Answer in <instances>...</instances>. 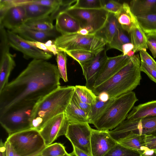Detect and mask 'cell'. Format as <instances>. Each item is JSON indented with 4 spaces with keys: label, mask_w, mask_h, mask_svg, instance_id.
<instances>
[{
    "label": "cell",
    "mask_w": 156,
    "mask_h": 156,
    "mask_svg": "<svg viewBox=\"0 0 156 156\" xmlns=\"http://www.w3.org/2000/svg\"><path fill=\"white\" fill-rule=\"evenodd\" d=\"M57 66L42 59H33L0 92V115L16 107L35 104L58 88Z\"/></svg>",
    "instance_id": "1"
},
{
    "label": "cell",
    "mask_w": 156,
    "mask_h": 156,
    "mask_svg": "<svg viewBox=\"0 0 156 156\" xmlns=\"http://www.w3.org/2000/svg\"><path fill=\"white\" fill-rule=\"evenodd\" d=\"M75 86H60L36 102L31 115V129L40 131L49 119L64 113L72 99Z\"/></svg>",
    "instance_id": "2"
},
{
    "label": "cell",
    "mask_w": 156,
    "mask_h": 156,
    "mask_svg": "<svg viewBox=\"0 0 156 156\" xmlns=\"http://www.w3.org/2000/svg\"><path fill=\"white\" fill-rule=\"evenodd\" d=\"M140 65L139 55H134L129 63L117 73L92 91L97 96L105 93L112 98L132 91L140 84L142 79Z\"/></svg>",
    "instance_id": "3"
},
{
    "label": "cell",
    "mask_w": 156,
    "mask_h": 156,
    "mask_svg": "<svg viewBox=\"0 0 156 156\" xmlns=\"http://www.w3.org/2000/svg\"><path fill=\"white\" fill-rule=\"evenodd\" d=\"M138 101L135 93L131 91L115 98L93 125L99 130H112L126 119Z\"/></svg>",
    "instance_id": "4"
},
{
    "label": "cell",
    "mask_w": 156,
    "mask_h": 156,
    "mask_svg": "<svg viewBox=\"0 0 156 156\" xmlns=\"http://www.w3.org/2000/svg\"><path fill=\"white\" fill-rule=\"evenodd\" d=\"M58 51L80 50L97 54L104 49L106 43L94 34L83 35L77 33L60 35L54 41Z\"/></svg>",
    "instance_id": "5"
},
{
    "label": "cell",
    "mask_w": 156,
    "mask_h": 156,
    "mask_svg": "<svg viewBox=\"0 0 156 156\" xmlns=\"http://www.w3.org/2000/svg\"><path fill=\"white\" fill-rule=\"evenodd\" d=\"M19 156H33L41 153L46 147L38 131L30 129L9 136L7 139Z\"/></svg>",
    "instance_id": "6"
},
{
    "label": "cell",
    "mask_w": 156,
    "mask_h": 156,
    "mask_svg": "<svg viewBox=\"0 0 156 156\" xmlns=\"http://www.w3.org/2000/svg\"><path fill=\"white\" fill-rule=\"evenodd\" d=\"M35 104L21 105L0 115V123L9 136L31 129V115Z\"/></svg>",
    "instance_id": "7"
},
{
    "label": "cell",
    "mask_w": 156,
    "mask_h": 156,
    "mask_svg": "<svg viewBox=\"0 0 156 156\" xmlns=\"http://www.w3.org/2000/svg\"><path fill=\"white\" fill-rule=\"evenodd\" d=\"M63 10L77 20L81 28L86 29L89 34L92 35L103 26L109 13L103 8L87 9L66 7Z\"/></svg>",
    "instance_id": "8"
},
{
    "label": "cell",
    "mask_w": 156,
    "mask_h": 156,
    "mask_svg": "<svg viewBox=\"0 0 156 156\" xmlns=\"http://www.w3.org/2000/svg\"><path fill=\"white\" fill-rule=\"evenodd\" d=\"M131 132L140 135L154 134L156 133V116L135 120L126 119L113 130L108 131L117 142Z\"/></svg>",
    "instance_id": "9"
},
{
    "label": "cell",
    "mask_w": 156,
    "mask_h": 156,
    "mask_svg": "<svg viewBox=\"0 0 156 156\" xmlns=\"http://www.w3.org/2000/svg\"><path fill=\"white\" fill-rule=\"evenodd\" d=\"M92 129L88 123H70L65 136L73 147L93 156L90 144Z\"/></svg>",
    "instance_id": "10"
},
{
    "label": "cell",
    "mask_w": 156,
    "mask_h": 156,
    "mask_svg": "<svg viewBox=\"0 0 156 156\" xmlns=\"http://www.w3.org/2000/svg\"><path fill=\"white\" fill-rule=\"evenodd\" d=\"M69 124L65 113L48 121L39 131L46 145L52 144L60 136L65 135Z\"/></svg>",
    "instance_id": "11"
},
{
    "label": "cell",
    "mask_w": 156,
    "mask_h": 156,
    "mask_svg": "<svg viewBox=\"0 0 156 156\" xmlns=\"http://www.w3.org/2000/svg\"><path fill=\"white\" fill-rule=\"evenodd\" d=\"M7 33L10 46L22 53L24 58L47 60L52 57V54L27 43L25 39L17 34L9 30Z\"/></svg>",
    "instance_id": "12"
},
{
    "label": "cell",
    "mask_w": 156,
    "mask_h": 156,
    "mask_svg": "<svg viewBox=\"0 0 156 156\" xmlns=\"http://www.w3.org/2000/svg\"><path fill=\"white\" fill-rule=\"evenodd\" d=\"M107 47L98 53L93 59L80 65L86 81L85 86L92 90L95 80L108 57Z\"/></svg>",
    "instance_id": "13"
},
{
    "label": "cell",
    "mask_w": 156,
    "mask_h": 156,
    "mask_svg": "<svg viewBox=\"0 0 156 156\" xmlns=\"http://www.w3.org/2000/svg\"><path fill=\"white\" fill-rule=\"evenodd\" d=\"M131 58V57L124 55L122 54L113 57H108L95 80L94 88L117 73L129 63Z\"/></svg>",
    "instance_id": "14"
},
{
    "label": "cell",
    "mask_w": 156,
    "mask_h": 156,
    "mask_svg": "<svg viewBox=\"0 0 156 156\" xmlns=\"http://www.w3.org/2000/svg\"><path fill=\"white\" fill-rule=\"evenodd\" d=\"M116 143L108 131L92 129L90 144L93 156H104Z\"/></svg>",
    "instance_id": "15"
},
{
    "label": "cell",
    "mask_w": 156,
    "mask_h": 156,
    "mask_svg": "<svg viewBox=\"0 0 156 156\" xmlns=\"http://www.w3.org/2000/svg\"><path fill=\"white\" fill-rule=\"evenodd\" d=\"M0 46V92L8 83L10 73L16 66L14 57L9 51V44Z\"/></svg>",
    "instance_id": "16"
},
{
    "label": "cell",
    "mask_w": 156,
    "mask_h": 156,
    "mask_svg": "<svg viewBox=\"0 0 156 156\" xmlns=\"http://www.w3.org/2000/svg\"><path fill=\"white\" fill-rule=\"evenodd\" d=\"M26 20V11L23 5H16L9 8L0 18V24L12 31L24 24Z\"/></svg>",
    "instance_id": "17"
},
{
    "label": "cell",
    "mask_w": 156,
    "mask_h": 156,
    "mask_svg": "<svg viewBox=\"0 0 156 156\" xmlns=\"http://www.w3.org/2000/svg\"><path fill=\"white\" fill-rule=\"evenodd\" d=\"M55 28L61 35L77 33L81 28L77 20L64 10L56 17Z\"/></svg>",
    "instance_id": "18"
},
{
    "label": "cell",
    "mask_w": 156,
    "mask_h": 156,
    "mask_svg": "<svg viewBox=\"0 0 156 156\" xmlns=\"http://www.w3.org/2000/svg\"><path fill=\"white\" fill-rule=\"evenodd\" d=\"M11 31L27 40L43 43L50 38L56 37L57 31L55 28L49 31L38 30L29 27L24 24Z\"/></svg>",
    "instance_id": "19"
},
{
    "label": "cell",
    "mask_w": 156,
    "mask_h": 156,
    "mask_svg": "<svg viewBox=\"0 0 156 156\" xmlns=\"http://www.w3.org/2000/svg\"><path fill=\"white\" fill-rule=\"evenodd\" d=\"M145 137V135H140L131 132L117 142L123 147L143 155L152 151L146 145Z\"/></svg>",
    "instance_id": "20"
},
{
    "label": "cell",
    "mask_w": 156,
    "mask_h": 156,
    "mask_svg": "<svg viewBox=\"0 0 156 156\" xmlns=\"http://www.w3.org/2000/svg\"><path fill=\"white\" fill-rule=\"evenodd\" d=\"M120 27L115 14L109 12L104 25L94 35L107 44L110 43Z\"/></svg>",
    "instance_id": "21"
},
{
    "label": "cell",
    "mask_w": 156,
    "mask_h": 156,
    "mask_svg": "<svg viewBox=\"0 0 156 156\" xmlns=\"http://www.w3.org/2000/svg\"><path fill=\"white\" fill-rule=\"evenodd\" d=\"M129 5L136 17L156 14V0H133Z\"/></svg>",
    "instance_id": "22"
},
{
    "label": "cell",
    "mask_w": 156,
    "mask_h": 156,
    "mask_svg": "<svg viewBox=\"0 0 156 156\" xmlns=\"http://www.w3.org/2000/svg\"><path fill=\"white\" fill-rule=\"evenodd\" d=\"M156 116V100H154L133 107L128 114L126 119L135 120Z\"/></svg>",
    "instance_id": "23"
},
{
    "label": "cell",
    "mask_w": 156,
    "mask_h": 156,
    "mask_svg": "<svg viewBox=\"0 0 156 156\" xmlns=\"http://www.w3.org/2000/svg\"><path fill=\"white\" fill-rule=\"evenodd\" d=\"M115 15L121 28L129 33L133 27L137 23L136 17L131 11L129 5L126 3L122 4L120 10Z\"/></svg>",
    "instance_id": "24"
},
{
    "label": "cell",
    "mask_w": 156,
    "mask_h": 156,
    "mask_svg": "<svg viewBox=\"0 0 156 156\" xmlns=\"http://www.w3.org/2000/svg\"><path fill=\"white\" fill-rule=\"evenodd\" d=\"M65 113L70 123H89L88 115L78 106L72 98Z\"/></svg>",
    "instance_id": "25"
},
{
    "label": "cell",
    "mask_w": 156,
    "mask_h": 156,
    "mask_svg": "<svg viewBox=\"0 0 156 156\" xmlns=\"http://www.w3.org/2000/svg\"><path fill=\"white\" fill-rule=\"evenodd\" d=\"M26 11V21L51 14L57 10L52 7L29 3L23 5Z\"/></svg>",
    "instance_id": "26"
},
{
    "label": "cell",
    "mask_w": 156,
    "mask_h": 156,
    "mask_svg": "<svg viewBox=\"0 0 156 156\" xmlns=\"http://www.w3.org/2000/svg\"><path fill=\"white\" fill-rule=\"evenodd\" d=\"M133 51L135 53L148 48L146 34L139 26L138 23L131 29L129 33Z\"/></svg>",
    "instance_id": "27"
},
{
    "label": "cell",
    "mask_w": 156,
    "mask_h": 156,
    "mask_svg": "<svg viewBox=\"0 0 156 156\" xmlns=\"http://www.w3.org/2000/svg\"><path fill=\"white\" fill-rule=\"evenodd\" d=\"M53 17L51 15L27 20L24 24L31 28L43 31L52 30L55 28L53 23Z\"/></svg>",
    "instance_id": "28"
},
{
    "label": "cell",
    "mask_w": 156,
    "mask_h": 156,
    "mask_svg": "<svg viewBox=\"0 0 156 156\" xmlns=\"http://www.w3.org/2000/svg\"><path fill=\"white\" fill-rule=\"evenodd\" d=\"M114 98H109L108 100L103 101L97 96L95 102L91 105V110L88 115L89 123L93 124L103 113Z\"/></svg>",
    "instance_id": "29"
},
{
    "label": "cell",
    "mask_w": 156,
    "mask_h": 156,
    "mask_svg": "<svg viewBox=\"0 0 156 156\" xmlns=\"http://www.w3.org/2000/svg\"><path fill=\"white\" fill-rule=\"evenodd\" d=\"M131 43L130 33L123 30L120 27L110 43L107 44L108 50L114 48L122 51V46Z\"/></svg>",
    "instance_id": "30"
},
{
    "label": "cell",
    "mask_w": 156,
    "mask_h": 156,
    "mask_svg": "<svg viewBox=\"0 0 156 156\" xmlns=\"http://www.w3.org/2000/svg\"><path fill=\"white\" fill-rule=\"evenodd\" d=\"M136 17L138 25L146 34H156V14Z\"/></svg>",
    "instance_id": "31"
},
{
    "label": "cell",
    "mask_w": 156,
    "mask_h": 156,
    "mask_svg": "<svg viewBox=\"0 0 156 156\" xmlns=\"http://www.w3.org/2000/svg\"><path fill=\"white\" fill-rule=\"evenodd\" d=\"M74 93L81 101L90 105L96 101L97 96L86 86L76 85Z\"/></svg>",
    "instance_id": "32"
},
{
    "label": "cell",
    "mask_w": 156,
    "mask_h": 156,
    "mask_svg": "<svg viewBox=\"0 0 156 156\" xmlns=\"http://www.w3.org/2000/svg\"><path fill=\"white\" fill-rule=\"evenodd\" d=\"M105 1L101 0H77L72 1L70 8L81 9H100L103 8Z\"/></svg>",
    "instance_id": "33"
},
{
    "label": "cell",
    "mask_w": 156,
    "mask_h": 156,
    "mask_svg": "<svg viewBox=\"0 0 156 156\" xmlns=\"http://www.w3.org/2000/svg\"><path fill=\"white\" fill-rule=\"evenodd\" d=\"M63 51L77 61L80 65L92 59L97 55L90 51L80 50Z\"/></svg>",
    "instance_id": "34"
},
{
    "label": "cell",
    "mask_w": 156,
    "mask_h": 156,
    "mask_svg": "<svg viewBox=\"0 0 156 156\" xmlns=\"http://www.w3.org/2000/svg\"><path fill=\"white\" fill-rule=\"evenodd\" d=\"M67 153L62 144L55 143L46 146L41 154L42 156H63Z\"/></svg>",
    "instance_id": "35"
},
{
    "label": "cell",
    "mask_w": 156,
    "mask_h": 156,
    "mask_svg": "<svg viewBox=\"0 0 156 156\" xmlns=\"http://www.w3.org/2000/svg\"><path fill=\"white\" fill-rule=\"evenodd\" d=\"M139 153L129 149L117 142L104 156H142Z\"/></svg>",
    "instance_id": "36"
},
{
    "label": "cell",
    "mask_w": 156,
    "mask_h": 156,
    "mask_svg": "<svg viewBox=\"0 0 156 156\" xmlns=\"http://www.w3.org/2000/svg\"><path fill=\"white\" fill-rule=\"evenodd\" d=\"M67 60L66 53L64 51H58L56 58L57 68L60 78L65 82L68 81L66 67Z\"/></svg>",
    "instance_id": "37"
},
{
    "label": "cell",
    "mask_w": 156,
    "mask_h": 156,
    "mask_svg": "<svg viewBox=\"0 0 156 156\" xmlns=\"http://www.w3.org/2000/svg\"><path fill=\"white\" fill-rule=\"evenodd\" d=\"M27 42L37 48L51 54L57 55L58 50L54 43L52 44V41H49L45 43L39 42L31 41L26 40Z\"/></svg>",
    "instance_id": "38"
},
{
    "label": "cell",
    "mask_w": 156,
    "mask_h": 156,
    "mask_svg": "<svg viewBox=\"0 0 156 156\" xmlns=\"http://www.w3.org/2000/svg\"><path fill=\"white\" fill-rule=\"evenodd\" d=\"M31 3L54 8L58 13L61 7L65 6L64 1L62 0H32Z\"/></svg>",
    "instance_id": "39"
},
{
    "label": "cell",
    "mask_w": 156,
    "mask_h": 156,
    "mask_svg": "<svg viewBox=\"0 0 156 156\" xmlns=\"http://www.w3.org/2000/svg\"><path fill=\"white\" fill-rule=\"evenodd\" d=\"M139 55L141 62L156 70V62L147 52L146 50L140 51Z\"/></svg>",
    "instance_id": "40"
},
{
    "label": "cell",
    "mask_w": 156,
    "mask_h": 156,
    "mask_svg": "<svg viewBox=\"0 0 156 156\" xmlns=\"http://www.w3.org/2000/svg\"><path fill=\"white\" fill-rule=\"evenodd\" d=\"M122 4L114 0L105 2L103 8L109 12L117 14L122 8Z\"/></svg>",
    "instance_id": "41"
},
{
    "label": "cell",
    "mask_w": 156,
    "mask_h": 156,
    "mask_svg": "<svg viewBox=\"0 0 156 156\" xmlns=\"http://www.w3.org/2000/svg\"><path fill=\"white\" fill-rule=\"evenodd\" d=\"M146 34L148 48L154 58H156V39L153 34Z\"/></svg>",
    "instance_id": "42"
},
{
    "label": "cell",
    "mask_w": 156,
    "mask_h": 156,
    "mask_svg": "<svg viewBox=\"0 0 156 156\" xmlns=\"http://www.w3.org/2000/svg\"><path fill=\"white\" fill-rule=\"evenodd\" d=\"M141 72L145 73L152 81L156 83V70L140 62Z\"/></svg>",
    "instance_id": "43"
},
{
    "label": "cell",
    "mask_w": 156,
    "mask_h": 156,
    "mask_svg": "<svg viewBox=\"0 0 156 156\" xmlns=\"http://www.w3.org/2000/svg\"><path fill=\"white\" fill-rule=\"evenodd\" d=\"M145 140L146 145L149 149L152 151L156 150V136L145 135Z\"/></svg>",
    "instance_id": "44"
},
{
    "label": "cell",
    "mask_w": 156,
    "mask_h": 156,
    "mask_svg": "<svg viewBox=\"0 0 156 156\" xmlns=\"http://www.w3.org/2000/svg\"><path fill=\"white\" fill-rule=\"evenodd\" d=\"M72 98L78 106L85 112L88 116V115L91 112V105L81 101L74 92L72 97Z\"/></svg>",
    "instance_id": "45"
},
{
    "label": "cell",
    "mask_w": 156,
    "mask_h": 156,
    "mask_svg": "<svg viewBox=\"0 0 156 156\" xmlns=\"http://www.w3.org/2000/svg\"><path fill=\"white\" fill-rule=\"evenodd\" d=\"M6 152L7 156H15L16 153L12 145L8 140L5 143Z\"/></svg>",
    "instance_id": "46"
},
{
    "label": "cell",
    "mask_w": 156,
    "mask_h": 156,
    "mask_svg": "<svg viewBox=\"0 0 156 156\" xmlns=\"http://www.w3.org/2000/svg\"><path fill=\"white\" fill-rule=\"evenodd\" d=\"M73 147V151L69 154L71 156H90L83 151L76 147Z\"/></svg>",
    "instance_id": "47"
},
{
    "label": "cell",
    "mask_w": 156,
    "mask_h": 156,
    "mask_svg": "<svg viewBox=\"0 0 156 156\" xmlns=\"http://www.w3.org/2000/svg\"><path fill=\"white\" fill-rule=\"evenodd\" d=\"M133 45L132 43L126 44L122 46L121 52L123 55H127L128 52L133 50Z\"/></svg>",
    "instance_id": "48"
},
{
    "label": "cell",
    "mask_w": 156,
    "mask_h": 156,
    "mask_svg": "<svg viewBox=\"0 0 156 156\" xmlns=\"http://www.w3.org/2000/svg\"><path fill=\"white\" fill-rule=\"evenodd\" d=\"M0 156H7L5 143H3L2 139L1 140L0 143Z\"/></svg>",
    "instance_id": "49"
},
{
    "label": "cell",
    "mask_w": 156,
    "mask_h": 156,
    "mask_svg": "<svg viewBox=\"0 0 156 156\" xmlns=\"http://www.w3.org/2000/svg\"><path fill=\"white\" fill-rule=\"evenodd\" d=\"M83 35H89V32L86 29L84 28H81L77 33Z\"/></svg>",
    "instance_id": "50"
},
{
    "label": "cell",
    "mask_w": 156,
    "mask_h": 156,
    "mask_svg": "<svg viewBox=\"0 0 156 156\" xmlns=\"http://www.w3.org/2000/svg\"><path fill=\"white\" fill-rule=\"evenodd\" d=\"M142 156H156V151H154L151 154H145L142 155Z\"/></svg>",
    "instance_id": "51"
},
{
    "label": "cell",
    "mask_w": 156,
    "mask_h": 156,
    "mask_svg": "<svg viewBox=\"0 0 156 156\" xmlns=\"http://www.w3.org/2000/svg\"><path fill=\"white\" fill-rule=\"evenodd\" d=\"M135 52L133 50L131 51L128 53L127 55L129 57H132L135 55Z\"/></svg>",
    "instance_id": "52"
},
{
    "label": "cell",
    "mask_w": 156,
    "mask_h": 156,
    "mask_svg": "<svg viewBox=\"0 0 156 156\" xmlns=\"http://www.w3.org/2000/svg\"><path fill=\"white\" fill-rule=\"evenodd\" d=\"M63 156H71V155H70L69 154L67 153Z\"/></svg>",
    "instance_id": "53"
},
{
    "label": "cell",
    "mask_w": 156,
    "mask_h": 156,
    "mask_svg": "<svg viewBox=\"0 0 156 156\" xmlns=\"http://www.w3.org/2000/svg\"><path fill=\"white\" fill-rule=\"evenodd\" d=\"M41 153L38 154L37 156H42L41 154Z\"/></svg>",
    "instance_id": "54"
},
{
    "label": "cell",
    "mask_w": 156,
    "mask_h": 156,
    "mask_svg": "<svg viewBox=\"0 0 156 156\" xmlns=\"http://www.w3.org/2000/svg\"><path fill=\"white\" fill-rule=\"evenodd\" d=\"M38 154H37V155H34V156H37ZM15 156H19L16 154Z\"/></svg>",
    "instance_id": "55"
},
{
    "label": "cell",
    "mask_w": 156,
    "mask_h": 156,
    "mask_svg": "<svg viewBox=\"0 0 156 156\" xmlns=\"http://www.w3.org/2000/svg\"><path fill=\"white\" fill-rule=\"evenodd\" d=\"M154 34V36H155V38L156 39V34Z\"/></svg>",
    "instance_id": "56"
},
{
    "label": "cell",
    "mask_w": 156,
    "mask_h": 156,
    "mask_svg": "<svg viewBox=\"0 0 156 156\" xmlns=\"http://www.w3.org/2000/svg\"><path fill=\"white\" fill-rule=\"evenodd\" d=\"M153 135H154V136H156V133H155L154 134H153Z\"/></svg>",
    "instance_id": "57"
},
{
    "label": "cell",
    "mask_w": 156,
    "mask_h": 156,
    "mask_svg": "<svg viewBox=\"0 0 156 156\" xmlns=\"http://www.w3.org/2000/svg\"><path fill=\"white\" fill-rule=\"evenodd\" d=\"M155 151H156V150Z\"/></svg>",
    "instance_id": "58"
}]
</instances>
